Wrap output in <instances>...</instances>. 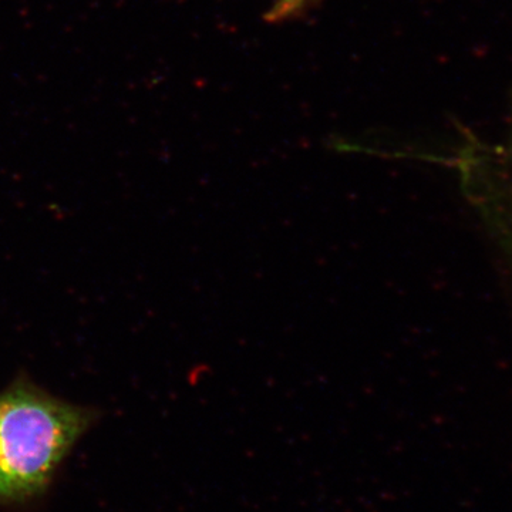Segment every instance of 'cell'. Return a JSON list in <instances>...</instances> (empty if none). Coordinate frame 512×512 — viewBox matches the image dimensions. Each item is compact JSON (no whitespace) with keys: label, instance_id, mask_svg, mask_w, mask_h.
I'll use <instances>...</instances> for the list:
<instances>
[{"label":"cell","instance_id":"cell-2","mask_svg":"<svg viewBox=\"0 0 512 512\" xmlns=\"http://www.w3.org/2000/svg\"><path fill=\"white\" fill-rule=\"evenodd\" d=\"M315 0H274L266 20L272 23L282 22V20L295 18L299 13L305 12Z\"/></svg>","mask_w":512,"mask_h":512},{"label":"cell","instance_id":"cell-1","mask_svg":"<svg viewBox=\"0 0 512 512\" xmlns=\"http://www.w3.org/2000/svg\"><path fill=\"white\" fill-rule=\"evenodd\" d=\"M89 420L86 410L26 383L0 394V498L42 491Z\"/></svg>","mask_w":512,"mask_h":512}]
</instances>
